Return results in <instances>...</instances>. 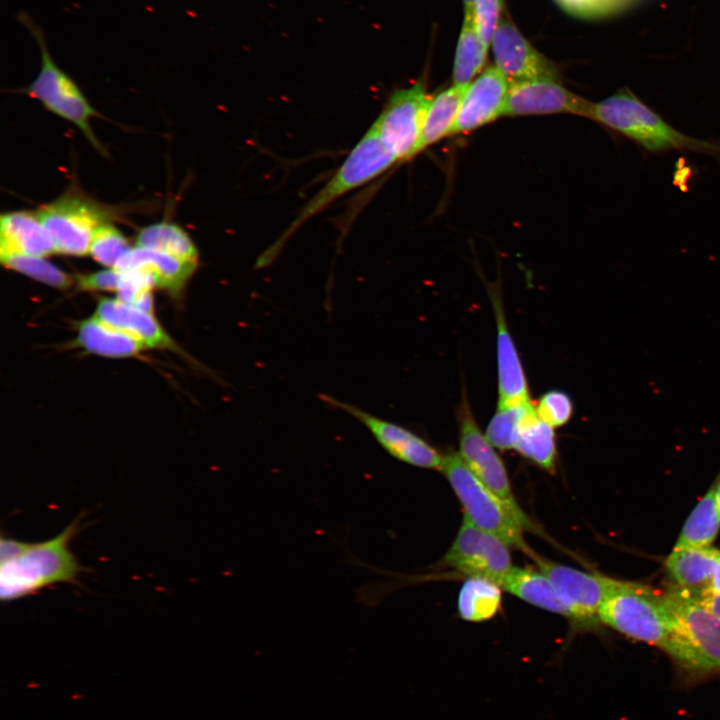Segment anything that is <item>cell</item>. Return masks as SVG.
<instances>
[{"mask_svg": "<svg viewBox=\"0 0 720 720\" xmlns=\"http://www.w3.org/2000/svg\"><path fill=\"white\" fill-rule=\"evenodd\" d=\"M398 164L371 125L325 185L300 209L280 237L255 263L256 269L271 265L288 240L311 218L345 194L371 182Z\"/></svg>", "mask_w": 720, "mask_h": 720, "instance_id": "cell-1", "label": "cell"}, {"mask_svg": "<svg viewBox=\"0 0 720 720\" xmlns=\"http://www.w3.org/2000/svg\"><path fill=\"white\" fill-rule=\"evenodd\" d=\"M81 516L74 519L55 537L31 543L19 556L1 562L0 598L3 602L18 600L59 583H76L83 570L70 550Z\"/></svg>", "mask_w": 720, "mask_h": 720, "instance_id": "cell-3", "label": "cell"}, {"mask_svg": "<svg viewBox=\"0 0 720 720\" xmlns=\"http://www.w3.org/2000/svg\"><path fill=\"white\" fill-rule=\"evenodd\" d=\"M458 500L464 517L476 527L487 531L520 549L528 556L532 553L524 540L523 532L537 531L532 522L517 515L509 505L489 489L465 464L460 454L443 455L441 470Z\"/></svg>", "mask_w": 720, "mask_h": 720, "instance_id": "cell-5", "label": "cell"}, {"mask_svg": "<svg viewBox=\"0 0 720 720\" xmlns=\"http://www.w3.org/2000/svg\"><path fill=\"white\" fill-rule=\"evenodd\" d=\"M509 87L510 81L495 66L486 68L467 86L450 136L505 116Z\"/></svg>", "mask_w": 720, "mask_h": 720, "instance_id": "cell-16", "label": "cell"}, {"mask_svg": "<svg viewBox=\"0 0 720 720\" xmlns=\"http://www.w3.org/2000/svg\"><path fill=\"white\" fill-rule=\"evenodd\" d=\"M30 545L31 543L28 542L8 539L2 536L0 541L1 562H5L19 556L20 554L25 552L30 547Z\"/></svg>", "mask_w": 720, "mask_h": 720, "instance_id": "cell-37", "label": "cell"}, {"mask_svg": "<svg viewBox=\"0 0 720 720\" xmlns=\"http://www.w3.org/2000/svg\"><path fill=\"white\" fill-rule=\"evenodd\" d=\"M0 260L6 268L57 289L66 290L74 282V278L70 274L43 257L18 252H3L0 253Z\"/></svg>", "mask_w": 720, "mask_h": 720, "instance_id": "cell-30", "label": "cell"}, {"mask_svg": "<svg viewBox=\"0 0 720 720\" xmlns=\"http://www.w3.org/2000/svg\"><path fill=\"white\" fill-rule=\"evenodd\" d=\"M708 610L720 619V594L710 593L703 590L698 595H694Z\"/></svg>", "mask_w": 720, "mask_h": 720, "instance_id": "cell-38", "label": "cell"}, {"mask_svg": "<svg viewBox=\"0 0 720 720\" xmlns=\"http://www.w3.org/2000/svg\"><path fill=\"white\" fill-rule=\"evenodd\" d=\"M673 623L663 649L690 673L720 670V619L696 597L680 590L662 594Z\"/></svg>", "mask_w": 720, "mask_h": 720, "instance_id": "cell-4", "label": "cell"}, {"mask_svg": "<svg viewBox=\"0 0 720 720\" xmlns=\"http://www.w3.org/2000/svg\"><path fill=\"white\" fill-rule=\"evenodd\" d=\"M534 407L539 418L553 428L569 422L574 412L572 399L561 390L547 391L538 399Z\"/></svg>", "mask_w": 720, "mask_h": 720, "instance_id": "cell-33", "label": "cell"}, {"mask_svg": "<svg viewBox=\"0 0 720 720\" xmlns=\"http://www.w3.org/2000/svg\"><path fill=\"white\" fill-rule=\"evenodd\" d=\"M431 100L424 82L395 90L372 126L398 163L416 156L426 111Z\"/></svg>", "mask_w": 720, "mask_h": 720, "instance_id": "cell-10", "label": "cell"}, {"mask_svg": "<svg viewBox=\"0 0 720 720\" xmlns=\"http://www.w3.org/2000/svg\"><path fill=\"white\" fill-rule=\"evenodd\" d=\"M121 272L116 268H107L87 274H77L76 284L82 291H117Z\"/></svg>", "mask_w": 720, "mask_h": 720, "instance_id": "cell-35", "label": "cell"}, {"mask_svg": "<svg viewBox=\"0 0 720 720\" xmlns=\"http://www.w3.org/2000/svg\"><path fill=\"white\" fill-rule=\"evenodd\" d=\"M17 18L30 31L41 54V68L23 92L40 101L53 114L74 124L96 150L105 154L90 124L98 115L97 111L74 80L54 62L42 29L25 12H20Z\"/></svg>", "mask_w": 720, "mask_h": 720, "instance_id": "cell-6", "label": "cell"}, {"mask_svg": "<svg viewBox=\"0 0 720 720\" xmlns=\"http://www.w3.org/2000/svg\"><path fill=\"white\" fill-rule=\"evenodd\" d=\"M130 249L128 239L110 222L94 233L89 254L98 263L114 268Z\"/></svg>", "mask_w": 720, "mask_h": 720, "instance_id": "cell-32", "label": "cell"}, {"mask_svg": "<svg viewBox=\"0 0 720 720\" xmlns=\"http://www.w3.org/2000/svg\"><path fill=\"white\" fill-rule=\"evenodd\" d=\"M474 2H475V0H463V3H464V11H469V10H471Z\"/></svg>", "mask_w": 720, "mask_h": 720, "instance_id": "cell-41", "label": "cell"}, {"mask_svg": "<svg viewBox=\"0 0 720 720\" xmlns=\"http://www.w3.org/2000/svg\"><path fill=\"white\" fill-rule=\"evenodd\" d=\"M720 563V550L708 546L679 549L668 555L664 562L671 580L680 587L706 589Z\"/></svg>", "mask_w": 720, "mask_h": 720, "instance_id": "cell-21", "label": "cell"}, {"mask_svg": "<svg viewBox=\"0 0 720 720\" xmlns=\"http://www.w3.org/2000/svg\"><path fill=\"white\" fill-rule=\"evenodd\" d=\"M715 497L720 512V481L718 482V484H715Z\"/></svg>", "mask_w": 720, "mask_h": 720, "instance_id": "cell-40", "label": "cell"}, {"mask_svg": "<svg viewBox=\"0 0 720 720\" xmlns=\"http://www.w3.org/2000/svg\"><path fill=\"white\" fill-rule=\"evenodd\" d=\"M509 547L464 517L441 564L467 577L484 578L501 586L513 567Z\"/></svg>", "mask_w": 720, "mask_h": 720, "instance_id": "cell-11", "label": "cell"}, {"mask_svg": "<svg viewBox=\"0 0 720 720\" xmlns=\"http://www.w3.org/2000/svg\"><path fill=\"white\" fill-rule=\"evenodd\" d=\"M591 119L649 152L689 150L720 156L718 143L682 133L628 89L593 103Z\"/></svg>", "mask_w": 720, "mask_h": 720, "instance_id": "cell-2", "label": "cell"}, {"mask_svg": "<svg viewBox=\"0 0 720 720\" xmlns=\"http://www.w3.org/2000/svg\"><path fill=\"white\" fill-rule=\"evenodd\" d=\"M488 48L478 35L472 14L464 12L453 64V84L471 83L485 64Z\"/></svg>", "mask_w": 720, "mask_h": 720, "instance_id": "cell-29", "label": "cell"}, {"mask_svg": "<svg viewBox=\"0 0 720 720\" xmlns=\"http://www.w3.org/2000/svg\"><path fill=\"white\" fill-rule=\"evenodd\" d=\"M3 252L45 258L56 253V247L35 211H11L0 216V253Z\"/></svg>", "mask_w": 720, "mask_h": 720, "instance_id": "cell-20", "label": "cell"}, {"mask_svg": "<svg viewBox=\"0 0 720 720\" xmlns=\"http://www.w3.org/2000/svg\"><path fill=\"white\" fill-rule=\"evenodd\" d=\"M495 67L510 81L559 79L556 66L510 22H500L491 45Z\"/></svg>", "mask_w": 720, "mask_h": 720, "instance_id": "cell-15", "label": "cell"}, {"mask_svg": "<svg viewBox=\"0 0 720 720\" xmlns=\"http://www.w3.org/2000/svg\"><path fill=\"white\" fill-rule=\"evenodd\" d=\"M567 10L583 15H599L615 11L631 0H557Z\"/></svg>", "mask_w": 720, "mask_h": 720, "instance_id": "cell-36", "label": "cell"}, {"mask_svg": "<svg viewBox=\"0 0 720 720\" xmlns=\"http://www.w3.org/2000/svg\"><path fill=\"white\" fill-rule=\"evenodd\" d=\"M514 449L542 469L550 473L555 471L557 446L554 428L539 418L535 407L524 418Z\"/></svg>", "mask_w": 720, "mask_h": 720, "instance_id": "cell-25", "label": "cell"}, {"mask_svg": "<svg viewBox=\"0 0 720 720\" xmlns=\"http://www.w3.org/2000/svg\"><path fill=\"white\" fill-rule=\"evenodd\" d=\"M198 263L182 260L169 254L141 248H131L114 267L119 271L140 269L150 273L156 288L179 296L190 280Z\"/></svg>", "mask_w": 720, "mask_h": 720, "instance_id": "cell-19", "label": "cell"}, {"mask_svg": "<svg viewBox=\"0 0 720 720\" xmlns=\"http://www.w3.org/2000/svg\"><path fill=\"white\" fill-rule=\"evenodd\" d=\"M502 0H475L471 10L478 35L485 45L490 47L499 25Z\"/></svg>", "mask_w": 720, "mask_h": 720, "instance_id": "cell-34", "label": "cell"}, {"mask_svg": "<svg viewBox=\"0 0 720 720\" xmlns=\"http://www.w3.org/2000/svg\"><path fill=\"white\" fill-rule=\"evenodd\" d=\"M714 594H720V563L715 569L714 575L709 586L706 589H702Z\"/></svg>", "mask_w": 720, "mask_h": 720, "instance_id": "cell-39", "label": "cell"}, {"mask_svg": "<svg viewBox=\"0 0 720 720\" xmlns=\"http://www.w3.org/2000/svg\"><path fill=\"white\" fill-rule=\"evenodd\" d=\"M77 331L78 346L100 356L131 357L147 348L138 339L104 324L94 316L79 322Z\"/></svg>", "mask_w": 720, "mask_h": 720, "instance_id": "cell-23", "label": "cell"}, {"mask_svg": "<svg viewBox=\"0 0 720 720\" xmlns=\"http://www.w3.org/2000/svg\"><path fill=\"white\" fill-rule=\"evenodd\" d=\"M504 591L546 611L570 619L567 607L559 598L549 579L538 569L513 566L504 578Z\"/></svg>", "mask_w": 720, "mask_h": 720, "instance_id": "cell-22", "label": "cell"}, {"mask_svg": "<svg viewBox=\"0 0 720 720\" xmlns=\"http://www.w3.org/2000/svg\"><path fill=\"white\" fill-rule=\"evenodd\" d=\"M497 325L498 405L509 407L530 403L524 368L514 340L509 332L500 296L491 295Z\"/></svg>", "mask_w": 720, "mask_h": 720, "instance_id": "cell-17", "label": "cell"}, {"mask_svg": "<svg viewBox=\"0 0 720 720\" xmlns=\"http://www.w3.org/2000/svg\"><path fill=\"white\" fill-rule=\"evenodd\" d=\"M593 103L556 79L510 82L505 116L572 114L591 119Z\"/></svg>", "mask_w": 720, "mask_h": 720, "instance_id": "cell-14", "label": "cell"}, {"mask_svg": "<svg viewBox=\"0 0 720 720\" xmlns=\"http://www.w3.org/2000/svg\"><path fill=\"white\" fill-rule=\"evenodd\" d=\"M136 246L199 262L196 245L188 233L175 223L161 221L143 227L136 236Z\"/></svg>", "mask_w": 720, "mask_h": 720, "instance_id": "cell-28", "label": "cell"}, {"mask_svg": "<svg viewBox=\"0 0 720 720\" xmlns=\"http://www.w3.org/2000/svg\"><path fill=\"white\" fill-rule=\"evenodd\" d=\"M459 454L469 469L522 519L531 522L517 503L504 462L481 432L464 397L457 409Z\"/></svg>", "mask_w": 720, "mask_h": 720, "instance_id": "cell-13", "label": "cell"}, {"mask_svg": "<svg viewBox=\"0 0 720 720\" xmlns=\"http://www.w3.org/2000/svg\"><path fill=\"white\" fill-rule=\"evenodd\" d=\"M533 407L532 402L509 407H497L496 413L489 421L485 433L489 442L501 450L514 449L521 424Z\"/></svg>", "mask_w": 720, "mask_h": 720, "instance_id": "cell-31", "label": "cell"}, {"mask_svg": "<svg viewBox=\"0 0 720 720\" xmlns=\"http://www.w3.org/2000/svg\"><path fill=\"white\" fill-rule=\"evenodd\" d=\"M319 399L327 407L344 411L360 422L397 460L419 468L442 470L443 455L413 431L331 395L321 393Z\"/></svg>", "mask_w": 720, "mask_h": 720, "instance_id": "cell-12", "label": "cell"}, {"mask_svg": "<svg viewBox=\"0 0 720 720\" xmlns=\"http://www.w3.org/2000/svg\"><path fill=\"white\" fill-rule=\"evenodd\" d=\"M94 317L104 324L138 339L147 348L178 351L175 342L161 327L153 314L127 304L118 298H101Z\"/></svg>", "mask_w": 720, "mask_h": 720, "instance_id": "cell-18", "label": "cell"}, {"mask_svg": "<svg viewBox=\"0 0 720 720\" xmlns=\"http://www.w3.org/2000/svg\"><path fill=\"white\" fill-rule=\"evenodd\" d=\"M469 85V84H468ZM468 85H456L432 96L429 102L416 155L427 147L451 135L465 90Z\"/></svg>", "mask_w": 720, "mask_h": 720, "instance_id": "cell-24", "label": "cell"}, {"mask_svg": "<svg viewBox=\"0 0 720 720\" xmlns=\"http://www.w3.org/2000/svg\"><path fill=\"white\" fill-rule=\"evenodd\" d=\"M35 212L53 237L56 253L70 256L89 254L94 233L113 217L111 208L74 189Z\"/></svg>", "mask_w": 720, "mask_h": 720, "instance_id": "cell-8", "label": "cell"}, {"mask_svg": "<svg viewBox=\"0 0 720 720\" xmlns=\"http://www.w3.org/2000/svg\"><path fill=\"white\" fill-rule=\"evenodd\" d=\"M502 587L490 580L467 577L457 601L460 617L469 622H483L493 618L501 607Z\"/></svg>", "mask_w": 720, "mask_h": 720, "instance_id": "cell-27", "label": "cell"}, {"mask_svg": "<svg viewBox=\"0 0 720 720\" xmlns=\"http://www.w3.org/2000/svg\"><path fill=\"white\" fill-rule=\"evenodd\" d=\"M720 530V512L715 497V484L704 495L687 518L673 549L711 546Z\"/></svg>", "mask_w": 720, "mask_h": 720, "instance_id": "cell-26", "label": "cell"}, {"mask_svg": "<svg viewBox=\"0 0 720 720\" xmlns=\"http://www.w3.org/2000/svg\"><path fill=\"white\" fill-rule=\"evenodd\" d=\"M599 621L638 641L662 649L672 631V616L662 594L649 587L626 582L605 599L598 613Z\"/></svg>", "mask_w": 720, "mask_h": 720, "instance_id": "cell-7", "label": "cell"}, {"mask_svg": "<svg viewBox=\"0 0 720 720\" xmlns=\"http://www.w3.org/2000/svg\"><path fill=\"white\" fill-rule=\"evenodd\" d=\"M529 557L553 585L569 611V621L576 628L591 627L598 622L599 609L605 599L626 583L553 562L534 551Z\"/></svg>", "mask_w": 720, "mask_h": 720, "instance_id": "cell-9", "label": "cell"}]
</instances>
